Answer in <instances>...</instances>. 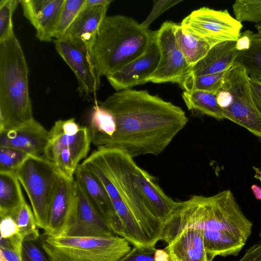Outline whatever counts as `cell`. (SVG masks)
I'll return each mask as SVG.
<instances>
[{"label": "cell", "instance_id": "2e32d148", "mask_svg": "<svg viewBox=\"0 0 261 261\" xmlns=\"http://www.w3.org/2000/svg\"><path fill=\"white\" fill-rule=\"evenodd\" d=\"M64 0H20L23 13L41 41L51 40Z\"/></svg>", "mask_w": 261, "mask_h": 261}, {"label": "cell", "instance_id": "8d00e7d4", "mask_svg": "<svg viewBox=\"0 0 261 261\" xmlns=\"http://www.w3.org/2000/svg\"><path fill=\"white\" fill-rule=\"evenodd\" d=\"M177 0L153 1V7L147 18L140 24L145 29L161 14L172 6L181 2Z\"/></svg>", "mask_w": 261, "mask_h": 261}, {"label": "cell", "instance_id": "9c48e42d", "mask_svg": "<svg viewBox=\"0 0 261 261\" xmlns=\"http://www.w3.org/2000/svg\"><path fill=\"white\" fill-rule=\"evenodd\" d=\"M180 24L184 30L213 46L225 41L238 40L243 27L227 10L205 7L192 11Z\"/></svg>", "mask_w": 261, "mask_h": 261}, {"label": "cell", "instance_id": "d6986e66", "mask_svg": "<svg viewBox=\"0 0 261 261\" xmlns=\"http://www.w3.org/2000/svg\"><path fill=\"white\" fill-rule=\"evenodd\" d=\"M76 183L78 198L77 216L66 236L94 237L116 236L82 187L76 181Z\"/></svg>", "mask_w": 261, "mask_h": 261}, {"label": "cell", "instance_id": "836d02e7", "mask_svg": "<svg viewBox=\"0 0 261 261\" xmlns=\"http://www.w3.org/2000/svg\"><path fill=\"white\" fill-rule=\"evenodd\" d=\"M19 0L0 1V42L14 34L12 16Z\"/></svg>", "mask_w": 261, "mask_h": 261}, {"label": "cell", "instance_id": "277c9868", "mask_svg": "<svg viewBox=\"0 0 261 261\" xmlns=\"http://www.w3.org/2000/svg\"><path fill=\"white\" fill-rule=\"evenodd\" d=\"M155 34L130 17L106 16L89 53L98 75L107 76L141 56L154 41Z\"/></svg>", "mask_w": 261, "mask_h": 261}, {"label": "cell", "instance_id": "74e56055", "mask_svg": "<svg viewBox=\"0 0 261 261\" xmlns=\"http://www.w3.org/2000/svg\"><path fill=\"white\" fill-rule=\"evenodd\" d=\"M156 249H142L134 247L119 261H156Z\"/></svg>", "mask_w": 261, "mask_h": 261}, {"label": "cell", "instance_id": "4fadbf2b", "mask_svg": "<svg viewBox=\"0 0 261 261\" xmlns=\"http://www.w3.org/2000/svg\"><path fill=\"white\" fill-rule=\"evenodd\" d=\"M160 57L155 38L143 54L107 76V79L118 91L146 83L156 69Z\"/></svg>", "mask_w": 261, "mask_h": 261}, {"label": "cell", "instance_id": "e575fe53", "mask_svg": "<svg viewBox=\"0 0 261 261\" xmlns=\"http://www.w3.org/2000/svg\"><path fill=\"white\" fill-rule=\"evenodd\" d=\"M30 155L10 147H0V171H16Z\"/></svg>", "mask_w": 261, "mask_h": 261}, {"label": "cell", "instance_id": "ffe728a7", "mask_svg": "<svg viewBox=\"0 0 261 261\" xmlns=\"http://www.w3.org/2000/svg\"><path fill=\"white\" fill-rule=\"evenodd\" d=\"M135 182L150 210L164 224L177 207L178 202L167 195L154 178L138 165L135 171Z\"/></svg>", "mask_w": 261, "mask_h": 261}, {"label": "cell", "instance_id": "cb8c5ba5", "mask_svg": "<svg viewBox=\"0 0 261 261\" xmlns=\"http://www.w3.org/2000/svg\"><path fill=\"white\" fill-rule=\"evenodd\" d=\"M204 246L208 257L237 255L246 241L227 231L202 230Z\"/></svg>", "mask_w": 261, "mask_h": 261}, {"label": "cell", "instance_id": "1f68e13d", "mask_svg": "<svg viewBox=\"0 0 261 261\" xmlns=\"http://www.w3.org/2000/svg\"><path fill=\"white\" fill-rule=\"evenodd\" d=\"M236 19L239 22L261 23V0H237L232 5Z\"/></svg>", "mask_w": 261, "mask_h": 261}, {"label": "cell", "instance_id": "603a6c76", "mask_svg": "<svg viewBox=\"0 0 261 261\" xmlns=\"http://www.w3.org/2000/svg\"><path fill=\"white\" fill-rule=\"evenodd\" d=\"M234 62L241 64L249 75L261 80V35L247 30L241 33Z\"/></svg>", "mask_w": 261, "mask_h": 261}, {"label": "cell", "instance_id": "8992f818", "mask_svg": "<svg viewBox=\"0 0 261 261\" xmlns=\"http://www.w3.org/2000/svg\"><path fill=\"white\" fill-rule=\"evenodd\" d=\"M129 242L109 237L45 236L41 248L50 261H119L132 249Z\"/></svg>", "mask_w": 261, "mask_h": 261}, {"label": "cell", "instance_id": "5bb4252c", "mask_svg": "<svg viewBox=\"0 0 261 261\" xmlns=\"http://www.w3.org/2000/svg\"><path fill=\"white\" fill-rule=\"evenodd\" d=\"M53 41L57 51L77 79L78 91L87 95L97 91L100 87V76L96 71L89 54L63 39Z\"/></svg>", "mask_w": 261, "mask_h": 261}, {"label": "cell", "instance_id": "3957f363", "mask_svg": "<svg viewBox=\"0 0 261 261\" xmlns=\"http://www.w3.org/2000/svg\"><path fill=\"white\" fill-rule=\"evenodd\" d=\"M252 223L244 214L229 190L211 196L193 195L178 202L164 224L161 240L169 244L182 230L227 231L246 241L251 233Z\"/></svg>", "mask_w": 261, "mask_h": 261}, {"label": "cell", "instance_id": "ee69618b", "mask_svg": "<svg viewBox=\"0 0 261 261\" xmlns=\"http://www.w3.org/2000/svg\"><path fill=\"white\" fill-rule=\"evenodd\" d=\"M251 189L255 198L261 200V187L254 184L252 185Z\"/></svg>", "mask_w": 261, "mask_h": 261}, {"label": "cell", "instance_id": "bcb514c9", "mask_svg": "<svg viewBox=\"0 0 261 261\" xmlns=\"http://www.w3.org/2000/svg\"><path fill=\"white\" fill-rule=\"evenodd\" d=\"M0 261H7L4 257L3 254L0 251Z\"/></svg>", "mask_w": 261, "mask_h": 261}, {"label": "cell", "instance_id": "44dd1931", "mask_svg": "<svg viewBox=\"0 0 261 261\" xmlns=\"http://www.w3.org/2000/svg\"><path fill=\"white\" fill-rule=\"evenodd\" d=\"M169 261H208L203 243L202 230H182L164 249Z\"/></svg>", "mask_w": 261, "mask_h": 261}, {"label": "cell", "instance_id": "f6af8a7d", "mask_svg": "<svg viewBox=\"0 0 261 261\" xmlns=\"http://www.w3.org/2000/svg\"><path fill=\"white\" fill-rule=\"evenodd\" d=\"M255 28L256 29V30L257 31V33L261 35V23L260 24H257L255 25Z\"/></svg>", "mask_w": 261, "mask_h": 261}, {"label": "cell", "instance_id": "ba28073f", "mask_svg": "<svg viewBox=\"0 0 261 261\" xmlns=\"http://www.w3.org/2000/svg\"><path fill=\"white\" fill-rule=\"evenodd\" d=\"M15 174L29 198L38 227L45 231L50 202L59 176L55 165L44 158L30 155Z\"/></svg>", "mask_w": 261, "mask_h": 261}, {"label": "cell", "instance_id": "60d3db41", "mask_svg": "<svg viewBox=\"0 0 261 261\" xmlns=\"http://www.w3.org/2000/svg\"><path fill=\"white\" fill-rule=\"evenodd\" d=\"M238 261H261V242L248 248L242 258Z\"/></svg>", "mask_w": 261, "mask_h": 261}, {"label": "cell", "instance_id": "681fc988", "mask_svg": "<svg viewBox=\"0 0 261 261\" xmlns=\"http://www.w3.org/2000/svg\"><path fill=\"white\" fill-rule=\"evenodd\" d=\"M259 237H260V238H261V231H260V233H259Z\"/></svg>", "mask_w": 261, "mask_h": 261}, {"label": "cell", "instance_id": "ab89813d", "mask_svg": "<svg viewBox=\"0 0 261 261\" xmlns=\"http://www.w3.org/2000/svg\"><path fill=\"white\" fill-rule=\"evenodd\" d=\"M249 84L252 100L261 114V80L255 76L250 75Z\"/></svg>", "mask_w": 261, "mask_h": 261}, {"label": "cell", "instance_id": "d6a6232c", "mask_svg": "<svg viewBox=\"0 0 261 261\" xmlns=\"http://www.w3.org/2000/svg\"><path fill=\"white\" fill-rule=\"evenodd\" d=\"M55 166L59 174L69 179L74 180V174L79 163L71 151L63 148L55 153L49 161Z\"/></svg>", "mask_w": 261, "mask_h": 261}, {"label": "cell", "instance_id": "4316f807", "mask_svg": "<svg viewBox=\"0 0 261 261\" xmlns=\"http://www.w3.org/2000/svg\"><path fill=\"white\" fill-rule=\"evenodd\" d=\"M182 97L188 110L219 120L225 119L223 110L217 102V93L198 90L184 91Z\"/></svg>", "mask_w": 261, "mask_h": 261}, {"label": "cell", "instance_id": "7c38bea8", "mask_svg": "<svg viewBox=\"0 0 261 261\" xmlns=\"http://www.w3.org/2000/svg\"><path fill=\"white\" fill-rule=\"evenodd\" d=\"M49 140L43 158L49 161L63 148L71 151L78 163L86 158L92 142L89 128L81 127L74 118L56 121L49 130Z\"/></svg>", "mask_w": 261, "mask_h": 261}, {"label": "cell", "instance_id": "d4e9b609", "mask_svg": "<svg viewBox=\"0 0 261 261\" xmlns=\"http://www.w3.org/2000/svg\"><path fill=\"white\" fill-rule=\"evenodd\" d=\"M21 184L13 172L0 171V217L12 216L25 201Z\"/></svg>", "mask_w": 261, "mask_h": 261}, {"label": "cell", "instance_id": "b9f144b4", "mask_svg": "<svg viewBox=\"0 0 261 261\" xmlns=\"http://www.w3.org/2000/svg\"><path fill=\"white\" fill-rule=\"evenodd\" d=\"M0 251L2 252L7 261H22V255L15 251L0 248Z\"/></svg>", "mask_w": 261, "mask_h": 261}, {"label": "cell", "instance_id": "d590c367", "mask_svg": "<svg viewBox=\"0 0 261 261\" xmlns=\"http://www.w3.org/2000/svg\"><path fill=\"white\" fill-rule=\"evenodd\" d=\"M21 255L22 261H50L43 250L33 241H23Z\"/></svg>", "mask_w": 261, "mask_h": 261}, {"label": "cell", "instance_id": "7a4b0ae2", "mask_svg": "<svg viewBox=\"0 0 261 261\" xmlns=\"http://www.w3.org/2000/svg\"><path fill=\"white\" fill-rule=\"evenodd\" d=\"M106 174L101 184L121 223L123 238L134 247L154 249L163 223L150 211L135 182L137 165L124 152L99 148L94 151Z\"/></svg>", "mask_w": 261, "mask_h": 261}, {"label": "cell", "instance_id": "f1b7e54d", "mask_svg": "<svg viewBox=\"0 0 261 261\" xmlns=\"http://www.w3.org/2000/svg\"><path fill=\"white\" fill-rule=\"evenodd\" d=\"M11 217L15 220L23 241L34 242L38 239L39 233L36 220L32 208L25 201Z\"/></svg>", "mask_w": 261, "mask_h": 261}, {"label": "cell", "instance_id": "c3c4849f", "mask_svg": "<svg viewBox=\"0 0 261 261\" xmlns=\"http://www.w3.org/2000/svg\"><path fill=\"white\" fill-rule=\"evenodd\" d=\"M209 257V260L208 261H213V258H212V257Z\"/></svg>", "mask_w": 261, "mask_h": 261}, {"label": "cell", "instance_id": "30bf717a", "mask_svg": "<svg viewBox=\"0 0 261 261\" xmlns=\"http://www.w3.org/2000/svg\"><path fill=\"white\" fill-rule=\"evenodd\" d=\"M174 24L172 21L164 22L156 31L155 42L160 51V60L147 82L179 85L189 69L174 34Z\"/></svg>", "mask_w": 261, "mask_h": 261}, {"label": "cell", "instance_id": "5b68a950", "mask_svg": "<svg viewBox=\"0 0 261 261\" xmlns=\"http://www.w3.org/2000/svg\"><path fill=\"white\" fill-rule=\"evenodd\" d=\"M29 69L15 34L0 42V130L18 127L34 119Z\"/></svg>", "mask_w": 261, "mask_h": 261}, {"label": "cell", "instance_id": "e0dca14e", "mask_svg": "<svg viewBox=\"0 0 261 261\" xmlns=\"http://www.w3.org/2000/svg\"><path fill=\"white\" fill-rule=\"evenodd\" d=\"M74 179L83 189L113 232L123 237V231L121 223L107 192L100 183L82 164H79L76 170Z\"/></svg>", "mask_w": 261, "mask_h": 261}, {"label": "cell", "instance_id": "8fae6325", "mask_svg": "<svg viewBox=\"0 0 261 261\" xmlns=\"http://www.w3.org/2000/svg\"><path fill=\"white\" fill-rule=\"evenodd\" d=\"M78 198L74 180L61 175L56 181L51 198L47 229L44 236H66L77 216Z\"/></svg>", "mask_w": 261, "mask_h": 261}, {"label": "cell", "instance_id": "484cf974", "mask_svg": "<svg viewBox=\"0 0 261 261\" xmlns=\"http://www.w3.org/2000/svg\"><path fill=\"white\" fill-rule=\"evenodd\" d=\"M174 34L177 44L190 67L203 58L213 46L207 41L184 30L180 24L175 23Z\"/></svg>", "mask_w": 261, "mask_h": 261}, {"label": "cell", "instance_id": "83f0119b", "mask_svg": "<svg viewBox=\"0 0 261 261\" xmlns=\"http://www.w3.org/2000/svg\"><path fill=\"white\" fill-rule=\"evenodd\" d=\"M116 129V122L112 114L96 104L92 109L90 119L92 143L97 147L101 141L111 137Z\"/></svg>", "mask_w": 261, "mask_h": 261}, {"label": "cell", "instance_id": "ac0fdd59", "mask_svg": "<svg viewBox=\"0 0 261 261\" xmlns=\"http://www.w3.org/2000/svg\"><path fill=\"white\" fill-rule=\"evenodd\" d=\"M109 7L85 6L69 28L63 39L87 53L89 55L97 32Z\"/></svg>", "mask_w": 261, "mask_h": 261}, {"label": "cell", "instance_id": "7bdbcfd3", "mask_svg": "<svg viewBox=\"0 0 261 261\" xmlns=\"http://www.w3.org/2000/svg\"><path fill=\"white\" fill-rule=\"evenodd\" d=\"M112 0H86L85 6L94 7L100 6H107L110 5Z\"/></svg>", "mask_w": 261, "mask_h": 261}, {"label": "cell", "instance_id": "7dc6e473", "mask_svg": "<svg viewBox=\"0 0 261 261\" xmlns=\"http://www.w3.org/2000/svg\"><path fill=\"white\" fill-rule=\"evenodd\" d=\"M256 171H257V173H256L257 175L261 174V172L258 169H257V170H256ZM258 178H260V179L261 180V177H259Z\"/></svg>", "mask_w": 261, "mask_h": 261}, {"label": "cell", "instance_id": "9a60e30c", "mask_svg": "<svg viewBox=\"0 0 261 261\" xmlns=\"http://www.w3.org/2000/svg\"><path fill=\"white\" fill-rule=\"evenodd\" d=\"M49 140V131L34 118L16 128L0 130V147L13 148L34 156L43 158Z\"/></svg>", "mask_w": 261, "mask_h": 261}, {"label": "cell", "instance_id": "7402d4cb", "mask_svg": "<svg viewBox=\"0 0 261 261\" xmlns=\"http://www.w3.org/2000/svg\"><path fill=\"white\" fill-rule=\"evenodd\" d=\"M238 53L237 40L218 43L213 46L203 58L189 68L185 77L214 74L226 70L234 63Z\"/></svg>", "mask_w": 261, "mask_h": 261}, {"label": "cell", "instance_id": "6da1fadb", "mask_svg": "<svg viewBox=\"0 0 261 261\" xmlns=\"http://www.w3.org/2000/svg\"><path fill=\"white\" fill-rule=\"evenodd\" d=\"M100 106L112 114L116 129L97 148L117 149L132 158L160 154L188 121L181 108L147 90L119 91Z\"/></svg>", "mask_w": 261, "mask_h": 261}, {"label": "cell", "instance_id": "52a82bcc", "mask_svg": "<svg viewBox=\"0 0 261 261\" xmlns=\"http://www.w3.org/2000/svg\"><path fill=\"white\" fill-rule=\"evenodd\" d=\"M249 78L246 69L234 62L223 76L217 100L225 119L244 127L261 139V114L252 100Z\"/></svg>", "mask_w": 261, "mask_h": 261}, {"label": "cell", "instance_id": "f35d334b", "mask_svg": "<svg viewBox=\"0 0 261 261\" xmlns=\"http://www.w3.org/2000/svg\"><path fill=\"white\" fill-rule=\"evenodd\" d=\"M0 230L1 238L4 239L11 238L19 233L15 220L9 215L1 217Z\"/></svg>", "mask_w": 261, "mask_h": 261}, {"label": "cell", "instance_id": "4dcf8cb0", "mask_svg": "<svg viewBox=\"0 0 261 261\" xmlns=\"http://www.w3.org/2000/svg\"><path fill=\"white\" fill-rule=\"evenodd\" d=\"M86 0H64L53 38L62 39L78 15L85 7Z\"/></svg>", "mask_w": 261, "mask_h": 261}, {"label": "cell", "instance_id": "f546056e", "mask_svg": "<svg viewBox=\"0 0 261 261\" xmlns=\"http://www.w3.org/2000/svg\"><path fill=\"white\" fill-rule=\"evenodd\" d=\"M226 70L214 74L186 76L179 85L184 91L198 90L217 93Z\"/></svg>", "mask_w": 261, "mask_h": 261}]
</instances>
